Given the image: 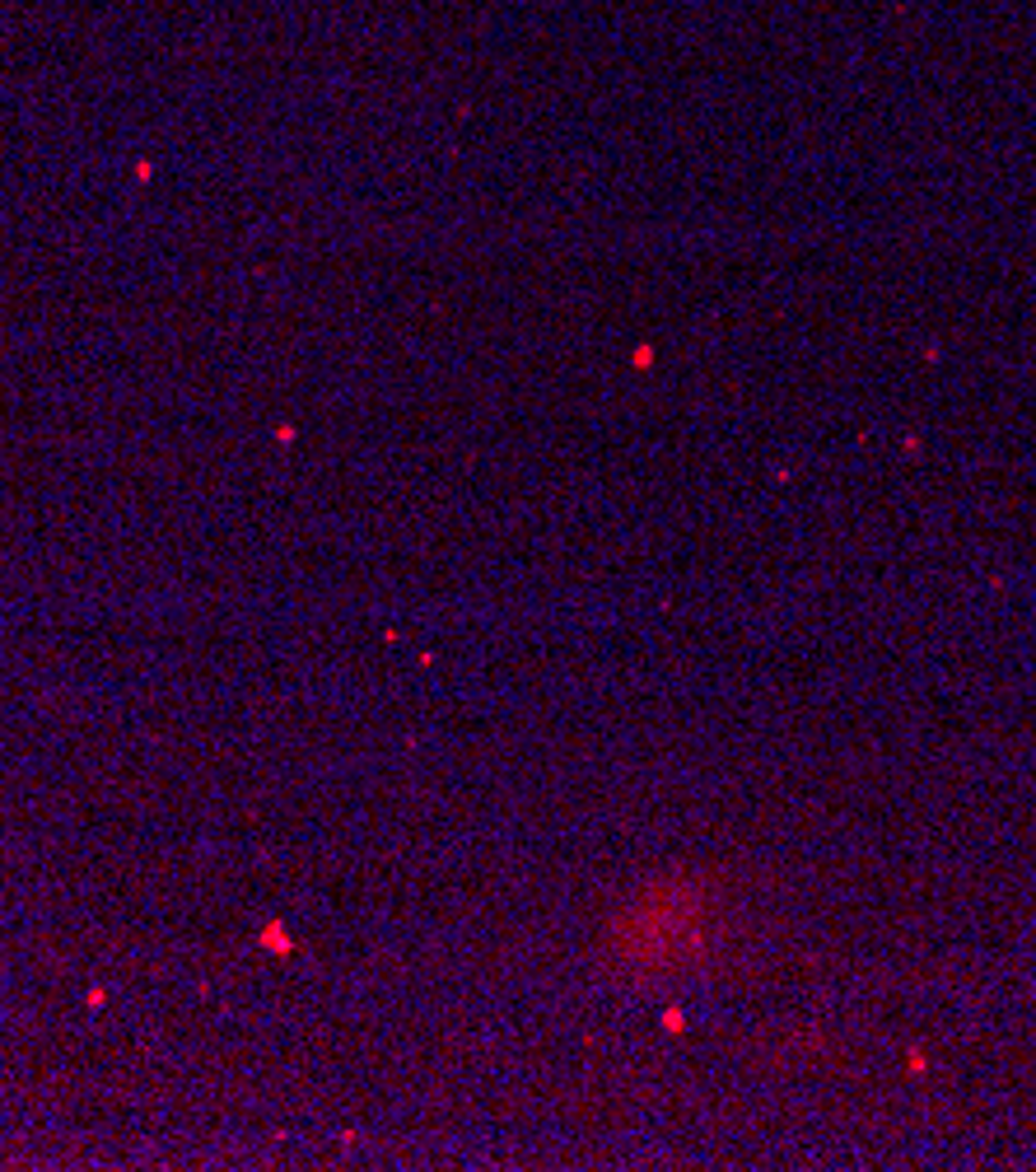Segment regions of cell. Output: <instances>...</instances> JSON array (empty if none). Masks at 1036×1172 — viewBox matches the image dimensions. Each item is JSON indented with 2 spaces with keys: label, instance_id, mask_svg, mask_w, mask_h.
<instances>
[{
  "label": "cell",
  "instance_id": "6da1fadb",
  "mask_svg": "<svg viewBox=\"0 0 1036 1172\" xmlns=\"http://www.w3.org/2000/svg\"><path fill=\"white\" fill-rule=\"evenodd\" d=\"M714 897L700 883L663 878L612 920V953L626 967H672L700 958L714 939Z\"/></svg>",
  "mask_w": 1036,
  "mask_h": 1172
}]
</instances>
